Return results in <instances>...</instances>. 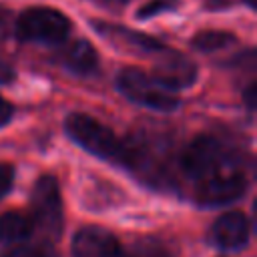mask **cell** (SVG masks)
Listing matches in <instances>:
<instances>
[{"label":"cell","mask_w":257,"mask_h":257,"mask_svg":"<svg viewBox=\"0 0 257 257\" xmlns=\"http://www.w3.org/2000/svg\"><path fill=\"white\" fill-rule=\"evenodd\" d=\"M100 8H108V10H116V8H122L124 4H128L131 0H88Z\"/></svg>","instance_id":"obj_19"},{"label":"cell","mask_w":257,"mask_h":257,"mask_svg":"<svg viewBox=\"0 0 257 257\" xmlns=\"http://www.w3.org/2000/svg\"><path fill=\"white\" fill-rule=\"evenodd\" d=\"M72 30L70 18L50 6H32L18 14L14 34L22 42L64 44Z\"/></svg>","instance_id":"obj_3"},{"label":"cell","mask_w":257,"mask_h":257,"mask_svg":"<svg viewBox=\"0 0 257 257\" xmlns=\"http://www.w3.org/2000/svg\"><path fill=\"white\" fill-rule=\"evenodd\" d=\"M239 155L231 145H227L223 139L213 135H199L195 137L179 155V169L181 173L199 185L201 181L231 169L239 167Z\"/></svg>","instance_id":"obj_1"},{"label":"cell","mask_w":257,"mask_h":257,"mask_svg":"<svg viewBox=\"0 0 257 257\" xmlns=\"http://www.w3.org/2000/svg\"><path fill=\"white\" fill-rule=\"evenodd\" d=\"M12 116H14V106L4 96H0V128L6 126L12 120Z\"/></svg>","instance_id":"obj_17"},{"label":"cell","mask_w":257,"mask_h":257,"mask_svg":"<svg viewBox=\"0 0 257 257\" xmlns=\"http://www.w3.org/2000/svg\"><path fill=\"white\" fill-rule=\"evenodd\" d=\"M116 88L131 102L157 112H173L181 104L175 92L165 90L149 72L141 68H122L116 76Z\"/></svg>","instance_id":"obj_5"},{"label":"cell","mask_w":257,"mask_h":257,"mask_svg":"<svg viewBox=\"0 0 257 257\" xmlns=\"http://www.w3.org/2000/svg\"><path fill=\"white\" fill-rule=\"evenodd\" d=\"M237 44V36L229 30H201L191 38V48L197 52H221Z\"/></svg>","instance_id":"obj_13"},{"label":"cell","mask_w":257,"mask_h":257,"mask_svg":"<svg viewBox=\"0 0 257 257\" xmlns=\"http://www.w3.org/2000/svg\"><path fill=\"white\" fill-rule=\"evenodd\" d=\"M235 2H241L249 8H255V0H207V6L209 8H229Z\"/></svg>","instance_id":"obj_18"},{"label":"cell","mask_w":257,"mask_h":257,"mask_svg":"<svg viewBox=\"0 0 257 257\" xmlns=\"http://www.w3.org/2000/svg\"><path fill=\"white\" fill-rule=\"evenodd\" d=\"M14 183V167L8 163H0V199L12 189Z\"/></svg>","instance_id":"obj_16"},{"label":"cell","mask_w":257,"mask_h":257,"mask_svg":"<svg viewBox=\"0 0 257 257\" xmlns=\"http://www.w3.org/2000/svg\"><path fill=\"white\" fill-rule=\"evenodd\" d=\"M249 219L241 211H229L215 219L211 227V239L217 247L227 251L243 249L249 241Z\"/></svg>","instance_id":"obj_10"},{"label":"cell","mask_w":257,"mask_h":257,"mask_svg":"<svg viewBox=\"0 0 257 257\" xmlns=\"http://www.w3.org/2000/svg\"><path fill=\"white\" fill-rule=\"evenodd\" d=\"M34 233L30 217L18 211H6L0 217V245L2 247H16L28 241Z\"/></svg>","instance_id":"obj_12"},{"label":"cell","mask_w":257,"mask_h":257,"mask_svg":"<svg viewBox=\"0 0 257 257\" xmlns=\"http://www.w3.org/2000/svg\"><path fill=\"white\" fill-rule=\"evenodd\" d=\"M90 26L106 40L114 42L116 46H122L131 52H143V54H161L165 52L169 46L151 36V34H145L141 30H131L126 26H120V24H112V22H104V20H92Z\"/></svg>","instance_id":"obj_8"},{"label":"cell","mask_w":257,"mask_h":257,"mask_svg":"<svg viewBox=\"0 0 257 257\" xmlns=\"http://www.w3.org/2000/svg\"><path fill=\"white\" fill-rule=\"evenodd\" d=\"M74 257H120L118 239L104 227L86 225L72 237Z\"/></svg>","instance_id":"obj_9"},{"label":"cell","mask_w":257,"mask_h":257,"mask_svg":"<svg viewBox=\"0 0 257 257\" xmlns=\"http://www.w3.org/2000/svg\"><path fill=\"white\" fill-rule=\"evenodd\" d=\"M56 60L60 66H64L68 72L76 74V76H92L98 72V52L96 48L84 40V38H76L72 42H66L58 54Z\"/></svg>","instance_id":"obj_11"},{"label":"cell","mask_w":257,"mask_h":257,"mask_svg":"<svg viewBox=\"0 0 257 257\" xmlns=\"http://www.w3.org/2000/svg\"><path fill=\"white\" fill-rule=\"evenodd\" d=\"M243 100H245L249 110L255 108V82H249V86L243 90Z\"/></svg>","instance_id":"obj_20"},{"label":"cell","mask_w":257,"mask_h":257,"mask_svg":"<svg viewBox=\"0 0 257 257\" xmlns=\"http://www.w3.org/2000/svg\"><path fill=\"white\" fill-rule=\"evenodd\" d=\"M177 6H179V2H173V0H149L147 4H143V6L137 10V18H139V20H147V18L157 16V14L175 10Z\"/></svg>","instance_id":"obj_15"},{"label":"cell","mask_w":257,"mask_h":257,"mask_svg":"<svg viewBox=\"0 0 257 257\" xmlns=\"http://www.w3.org/2000/svg\"><path fill=\"white\" fill-rule=\"evenodd\" d=\"M0 257H58L48 245H16L6 249Z\"/></svg>","instance_id":"obj_14"},{"label":"cell","mask_w":257,"mask_h":257,"mask_svg":"<svg viewBox=\"0 0 257 257\" xmlns=\"http://www.w3.org/2000/svg\"><path fill=\"white\" fill-rule=\"evenodd\" d=\"M30 209H32V227L46 237L48 241H56L62 233L64 213H62V197L58 181L52 175H42L30 193Z\"/></svg>","instance_id":"obj_4"},{"label":"cell","mask_w":257,"mask_h":257,"mask_svg":"<svg viewBox=\"0 0 257 257\" xmlns=\"http://www.w3.org/2000/svg\"><path fill=\"white\" fill-rule=\"evenodd\" d=\"M6 16H8V10H6V8H2V6H0V26H2V24H4V22H6Z\"/></svg>","instance_id":"obj_21"},{"label":"cell","mask_w":257,"mask_h":257,"mask_svg":"<svg viewBox=\"0 0 257 257\" xmlns=\"http://www.w3.org/2000/svg\"><path fill=\"white\" fill-rule=\"evenodd\" d=\"M173 2H179V0H173Z\"/></svg>","instance_id":"obj_22"},{"label":"cell","mask_w":257,"mask_h":257,"mask_svg":"<svg viewBox=\"0 0 257 257\" xmlns=\"http://www.w3.org/2000/svg\"><path fill=\"white\" fill-rule=\"evenodd\" d=\"M64 131L86 153L106 163H114L120 167L126 165V143L94 116L86 112H70L64 118Z\"/></svg>","instance_id":"obj_2"},{"label":"cell","mask_w":257,"mask_h":257,"mask_svg":"<svg viewBox=\"0 0 257 257\" xmlns=\"http://www.w3.org/2000/svg\"><path fill=\"white\" fill-rule=\"evenodd\" d=\"M197 64L185 56L183 52H177L173 48H167L159 54V60L151 72V76L169 92H179L183 88H189L197 80Z\"/></svg>","instance_id":"obj_7"},{"label":"cell","mask_w":257,"mask_h":257,"mask_svg":"<svg viewBox=\"0 0 257 257\" xmlns=\"http://www.w3.org/2000/svg\"><path fill=\"white\" fill-rule=\"evenodd\" d=\"M247 177L239 167L225 169L195 185V203L201 207H223L241 199L247 191Z\"/></svg>","instance_id":"obj_6"}]
</instances>
